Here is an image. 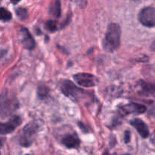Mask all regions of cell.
I'll list each match as a JSON object with an SVG mask.
<instances>
[{
	"label": "cell",
	"instance_id": "obj_1",
	"mask_svg": "<svg viewBox=\"0 0 155 155\" xmlns=\"http://www.w3.org/2000/svg\"><path fill=\"white\" fill-rule=\"evenodd\" d=\"M121 29L117 24L111 23L108 25L102 45L107 51H114L120 45Z\"/></svg>",
	"mask_w": 155,
	"mask_h": 155
},
{
	"label": "cell",
	"instance_id": "obj_2",
	"mask_svg": "<svg viewBox=\"0 0 155 155\" xmlns=\"http://www.w3.org/2000/svg\"><path fill=\"white\" fill-rule=\"evenodd\" d=\"M61 92L65 95V96L76 102L80 101L82 98H84V91L80 88H77L70 80H64L61 84Z\"/></svg>",
	"mask_w": 155,
	"mask_h": 155
},
{
	"label": "cell",
	"instance_id": "obj_3",
	"mask_svg": "<svg viewBox=\"0 0 155 155\" xmlns=\"http://www.w3.org/2000/svg\"><path fill=\"white\" fill-rule=\"evenodd\" d=\"M39 126L36 122H31L25 126L23 130V134L20 139V144L22 146L28 147L33 142L34 136L39 130Z\"/></svg>",
	"mask_w": 155,
	"mask_h": 155
},
{
	"label": "cell",
	"instance_id": "obj_4",
	"mask_svg": "<svg viewBox=\"0 0 155 155\" xmlns=\"http://www.w3.org/2000/svg\"><path fill=\"white\" fill-rule=\"evenodd\" d=\"M139 20L142 25L147 27L155 26V8L153 7L144 8L139 15Z\"/></svg>",
	"mask_w": 155,
	"mask_h": 155
},
{
	"label": "cell",
	"instance_id": "obj_5",
	"mask_svg": "<svg viewBox=\"0 0 155 155\" xmlns=\"http://www.w3.org/2000/svg\"><path fill=\"white\" fill-rule=\"evenodd\" d=\"M74 79L77 83L83 87H93L98 83V80L96 77L86 73H79L75 74Z\"/></svg>",
	"mask_w": 155,
	"mask_h": 155
},
{
	"label": "cell",
	"instance_id": "obj_6",
	"mask_svg": "<svg viewBox=\"0 0 155 155\" xmlns=\"http://www.w3.org/2000/svg\"><path fill=\"white\" fill-rule=\"evenodd\" d=\"M17 107V101L8 95H2L0 97V113L8 114Z\"/></svg>",
	"mask_w": 155,
	"mask_h": 155
},
{
	"label": "cell",
	"instance_id": "obj_7",
	"mask_svg": "<svg viewBox=\"0 0 155 155\" xmlns=\"http://www.w3.org/2000/svg\"><path fill=\"white\" fill-rule=\"evenodd\" d=\"M21 124V119L18 116L13 117L8 122L1 123L0 124V134L6 135L12 133Z\"/></svg>",
	"mask_w": 155,
	"mask_h": 155
},
{
	"label": "cell",
	"instance_id": "obj_8",
	"mask_svg": "<svg viewBox=\"0 0 155 155\" xmlns=\"http://www.w3.org/2000/svg\"><path fill=\"white\" fill-rule=\"evenodd\" d=\"M19 36L23 46L28 50H32L35 47V41L27 29L21 28L19 31Z\"/></svg>",
	"mask_w": 155,
	"mask_h": 155
},
{
	"label": "cell",
	"instance_id": "obj_9",
	"mask_svg": "<svg viewBox=\"0 0 155 155\" xmlns=\"http://www.w3.org/2000/svg\"><path fill=\"white\" fill-rule=\"evenodd\" d=\"M146 107L142 104H137V103H130L126 105L123 106L120 108L121 113L123 114H141L146 111Z\"/></svg>",
	"mask_w": 155,
	"mask_h": 155
},
{
	"label": "cell",
	"instance_id": "obj_10",
	"mask_svg": "<svg viewBox=\"0 0 155 155\" xmlns=\"http://www.w3.org/2000/svg\"><path fill=\"white\" fill-rule=\"evenodd\" d=\"M131 125L137 130L141 136L144 139H146L149 136V130L147 124L142 120L139 118H135L130 122Z\"/></svg>",
	"mask_w": 155,
	"mask_h": 155
},
{
	"label": "cell",
	"instance_id": "obj_11",
	"mask_svg": "<svg viewBox=\"0 0 155 155\" xmlns=\"http://www.w3.org/2000/svg\"><path fill=\"white\" fill-rule=\"evenodd\" d=\"M61 142L68 148H77L80 144V139L75 135H67L61 139Z\"/></svg>",
	"mask_w": 155,
	"mask_h": 155
},
{
	"label": "cell",
	"instance_id": "obj_12",
	"mask_svg": "<svg viewBox=\"0 0 155 155\" xmlns=\"http://www.w3.org/2000/svg\"><path fill=\"white\" fill-rule=\"evenodd\" d=\"M50 15L54 18H59L61 16V2L60 0H54L51 3L49 7Z\"/></svg>",
	"mask_w": 155,
	"mask_h": 155
},
{
	"label": "cell",
	"instance_id": "obj_13",
	"mask_svg": "<svg viewBox=\"0 0 155 155\" xmlns=\"http://www.w3.org/2000/svg\"><path fill=\"white\" fill-rule=\"evenodd\" d=\"M141 88L145 93L148 95H155V84L143 83L141 84Z\"/></svg>",
	"mask_w": 155,
	"mask_h": 155
},
{
	"label": "cell",
	"instance_id": "obj_14",
	"mask_svg": "<svg viewBox=\"0 0 155 155\" xmlns=\"http://www.w3.org/2000/svg\"><path fill=\"white\" fill-rule=\"evenodd\" d=\"M12 18V15L10 12L4 8H0V20L4 22L9 21Z\"/></svg>",
	"mask_w": 155,
	"mask_h": 155
},
{
	"label": "cell",
	"instance_id": "obj_15",
	"mask_svg": "<svg viewBox=\"0 0 155 155\" xmlns=\"http://www.w3.org/2000/svg\"><path fill=\"white\" fill-rule=\"evenodd\" d=\"M48 89L47 87H45V86H39V89H38V95H39V98H42V99L45 98V97L48 95Z\"/></svg>",
	"mask_w": 155,
	"mask_h": 155
},
{
	"label": "cell",
	"instance_id": "obj_16",
	"mask_svg": "<svg viewBox=\"0 0 155 155\" xmlns=\"http://www.w3.org/2000/svg\"><path fill=\"white\" fill-rule=\"evenodd\" d=\"M45 27L49 31L54 32L57 30V23L54 21H48L45 24Z\"/></svg>",
	"mask_w": 155,
	"mask_h": 155
},
{
	"label": "cell",
	"instance_id": "obj_17",
	"mask_svg": "<svg viewBox=\"0 0 155 155\" xmlns=\"http://www.w3.org/2000/svg\"><path fill=\"white\" fill-rule=\"evenodd\" d=\"M16 14L18 16V18H21V19H25L27 16V12L26 9L22 8H20L16 10Z\"/></svg>",
	"mask_w": 155,
	"mask_h": 155
},
{
	"label": "cell",
	"instance_id": "obj_18",
	"mask_svg": "<svg viewBox=\"0 0 155 155\" xmlns=\"http://www.w3.org/2000/svg\"><path fill=\"white\" fill-rule=\"evenodd\" d=\"M130 141V133L129 131L125 132V135H124V142L125 143H129Z\"/></svg>",
	"mask_w": 155,
	"mask_h": 155
},
{
	"label": "cell",
	"instance_id": "obj_19",
	"mask_svg": "<svg viewBox=\"0 0 155 155\" xmlns=\"http://www.w3.org/2000/svg\"><path fill=\"white\" fill-rule=\"evenodd\" d=\"M10 1L12 2L13 3V4H17V3L21 1V0H10Z\"/></svg>",
	"mask_w": 155,
	"mask_h": 155
},
{
	"label": "cell",
	"instance_id": "obj_20",
	"mask_svg": "<svg viewBox=\"0 0 155 155\" xmlns=\"http://www.w3.org/2000/svg\"><path fill=\"white\" fill-rule=\"evenodd\" d=\"M151 49L153 50V51H155V42H153V44H152V45H151Z\"/></svg>",
	"mask_w": 155,
	"mask_h": 155
},
{
	"label": "cell",
	"instance_id": "obj_21",
	"mask_svg": "<svg viewBox=\"0 0 155 155\" xmlns=\"http://www.w3.org/2000/svg\"><path fill=\"white\" fill-rule=\"evenodd\" d=\"M124 155H130V154H124Z\"/></svg>",
	"mask_w": 155,
	"mask_h": 155
},
{
	"label": "cell",
	"instance_id": "obj_22",
	"mask_svg": "<svg viewBox=\"0 0 155 155\" xmlns=\"http://www.w3.org/2000/svg\"><path fill=\"white\" fill-rule=\"evenodd\" d=\"M134 1H138V0H134Z\"/></svg>",
	"mask_w": 155,
	"mask_h": 155
},
{
	"label": "cell",
	"instance_id": "obj_23",
	"mask_svg": "<svg viewBox=\"0 0 155 155\" xmlns=\"http://www.w3.org/2000/svg\"><path fill=\"white\" fill-rule=\"evenodd\" d=\"M26 155H30V154H26Z\"/></svg>",
	"mask_w": 155,
	"mask_h": 155
}]
</instances>
